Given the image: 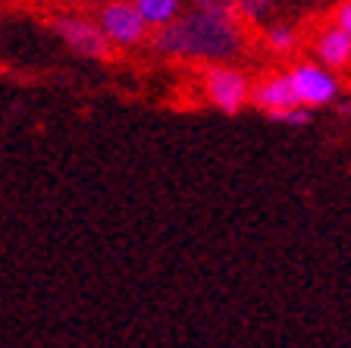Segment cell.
Here are the masks:
<instances>
[{"label": "cell", "mask_w": 351, "mask_h": 348, "mask_svg": "<svg viewBox=\"0 0 351 348\" xmlns=\"http://www.w3.org/2000/svg\"><path fill=\"white\" fill-rule=\"evenodd\" d=\"M267 44H270L273 54H292L295 44H298V35H295V29H289V25H276V29H270V35H267Z\"/></svg>", "instance_id": "9"}, {"label": "cell", "mask_w": 351, "mask_h": 348, "mask_svg": "<svg viewBox=\"0 0 351 348\" xmlns=\"http://www.w3.org/2000/svg\"><path fill=\"white\" fill-rule=\"evenodd\" d=\"M57 35L63 38V44L69 51L79 54V57H88V60H104L110 51V41L101 32V25H97V22H88V19H79V16H63V19H57Z\"/></svg>", "instance_id": "5"}, {"label": "cell", "mask_w": 351, "mask_h": 348, "mask_svg": "<svg viewBox=\"0 0 351 348\" xmlns=\"http://www.w3.org/2000/svg\"><path fill=\"white\" fill-rule=\"evenodd\" d=\"M204 88L210 104L223 113H239L251 97V85L245 73H239L232 66H210L204 73Z\"/></svg>", "instance_id": "4"}, {"label": "cell", "mask_w": 351, "mask_h": 348, "mask_svg": "<svg viewBox=\"0 0 351 348\" xmlns=\"http://www.w3.org/2000/svg\"><path fill=\"white\" fill-rule=\"evenodd\" d=\"M97 25L107 35L110 44H119V47H135L147 38V22L138 16V10L132 7V0H110L107 7L97 16Z\"/></svg>", "instance_id": "3"}, {"label": "cell", "mask_w": 351, "mask_h": 348, "mask_svg": "<svg viewBox=\"0 0 351 348\" xmlns=\"http://www.w3.org/2000/svg\"><path fill=\"white\" fill-rule=\"evenodd\" d=\"M348 88H351V82H348Z\"/></svg>", "instance_id": "14"}, {"label": "cell", "mask_w": 351, "mask_h": 348, "mask_svg": "<svg viewBox=\"0 0 351 348\" xmlns=\"http://www.w3.org/2000/svg\"><path fill=\"white\" fill-rule=\"evenodd\" d=\"M185 0H132V7L147 22V29H163L169 22L179 19Z\"/></svg>", "instance_id": "8"}, {"label": "cell", "mask_w": 351, "mask_h": 348, "mask_svg": "<svg viewBox=\"0 0 351 348\" xmlns=\"http://www.w3.org/2000/svg\"><path fill=\"white\" fill-rule=\"evenodd\" d=\"M282 123H292V126H307V123H311V110H307V107H301V104H295L292 110H285Z\"/></svg>", "instance_id": "11"}, {"label": "cell", "mask_w": 351, "mask_h": 348, "mask_svg": "<svg viewBox=\"0 0 351 348\" xmlns=\"http://www.w3.org/2000/svg\"><path fill=\"white\" fill-rule=\"evenodd\" d=\"M157 51L169 54V57H201V60H217L232 54L241 44L239 32H235L232 19L223 7L217 3H204L191 16L169 22L163 29H157Z\"/></svg>", "instance_id": "1"}, {"label": "cell", "mask_w": 351, "mask_h": 348, "mask_svg": "<svg viewBox=\"0 0 351 348\" xmlns=\"http://www.w3.org/2000/svg\"><path fill=\"white\" fill-rule=\"evenodd\" d=\"M185 3H197V7H204V3H210V0H185Z\"/></svg>", "instance_id": "13"}, {"label": "cell", "mask_w": 351, "mask_h": 348, "mask_svg": "<svg viewBox=\"0 0 351 348\" xmlns=\"http://www.w3.org/2000/svg\"><path fill=\"white\" fill-rule=\"evenodd\" d=\"M239 10L245 16H251V19H257V16H263V10H267V0H239Z\"/></svg>", "instance_id": "12"}, {"label": "cell", "mask_w": 351, "mask_h": 348, "mask_svg": "<svg viewBox=\"0 0 351 348\" xmlns=\"http://www.w3.org/2000/svg\"><path fill=\"white\" fill-rule=\"evenodd\" d=\"M285 76L292 82V91H295V97H298V104L307 110L326 107V104H332L339 97L336 73L326 69L323 63H307V60H301V63H295Z\"/></svg>", "instance_id": "2"}, {"label": "cell", "mask_w": 351, "mask_h": 348, "mask_svg": "<svg viewBox=\"0 0 351 348\" xmlns=\"http://www.w3.org/2000/svg\"><path fill=\"white\" fill-rule=\"evenodd\" d=\"M332 25H339L342 32L351 35V0H342L336 7V16H332Z\"/></svg>", "instance_id": "10"}, {"label": "cell", "mask_w": 351, "mask_h": 348, "mask_svg": "<svg viewBox=\"0 0 351 348\" xmlns=\"http://www.w3.org/2000/svg\"><path fill=\"white\" fill-rule=\"evenodd\" d=\"M254 107H261L263 113L270 116V119H276V123H282L285 110H292L295 104H298V97H295L292 91V82H289V76L279 73V76H270V79H263L257 88H251V97H248Z\"/></svg>", "instance_id": "6"}, {"label": "cell", "mask_w": 351, "mask_h": 348, "mask_svg": "<svg viewBox=\"0 0 351 348\" xmlns=\"http://www.w3.org/2000/svg\"><path fill=\"white\" fill-rule=\"evenodd\" d=\"M314 54H317V63H323L326 69H345L351 66V35L342 32L339 25H329L317 35L314 41Z\"/></svg>", "instance_id": "7"}]
</instances>
